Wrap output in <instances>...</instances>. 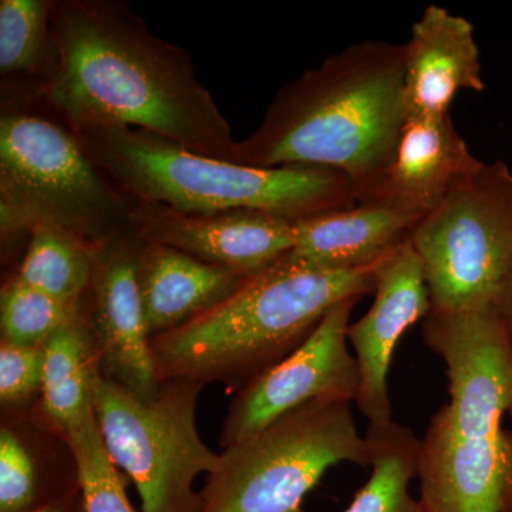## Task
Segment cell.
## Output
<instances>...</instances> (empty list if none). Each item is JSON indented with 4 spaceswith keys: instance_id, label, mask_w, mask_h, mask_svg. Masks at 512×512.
<instances>
[{
    "instance_id": "obj_12",
    "label": "cell",
    "mask_w": 512,
    "mask_h": 512,
    "mask_svg": "<svg viewBox=\"0 0 512 512\" xmlns=\"http://www.w3.org/2000/svg\"><path fill=\"white\" fill-rule=\"evenodd\" d=\"M143 239L128 229L97 252L86 312L101 353V372L141 400L161 389L138 289Z\"/></svg>"
},
{
    "instance_id": "obj_21",
    "label": "cell",
    "mask_w": 512,
    "mask_h": 512,
    "mask_svg": "<svg viewBox=\"0 0 512 512\" xmlns=\"http://www.w3.org/2000/svg\"><path fill=\"white\" fill-rule=\"evenodd\" d=\"M52 0L0 2V74L8 97L39 96L56 67Z\"/></svg>"
},
{
    "instance_id": "obj_17",
    "label": "cell",
    "mask_w": 512,
    "mask_h": 512,
    "mask_svg": "<svg viewBox=\"0 0 512 512\" xmlns=\"http://www.w3.org/2000/svg\"><path fill=\"white\" fill-rule=\"evenodd\" d=\"M248 279L180 249L143 239L138 289L148 336L163 335L200 318L231 298Z\"/></svg>"
},
{
    "instance_id": "obj_14",
    "label": "cell",
    "mask_w": 512,
    "mask_h": 512,
    "mask_svg": "<svg viewBox=\"0 0 512 512\" xmlns=\"http://www.w3.org/2000/svg\"><path fill=\"white\" fill-rule=\"evenodd\" d=\"M427 512H504L512 491V436H461L443 413L431 417L417 451Z\"/></svg>"
},
{
    "instance_id": "obj_6",
    "label": "cell",
    "mask_w": 512,
    "mask_h": 512,
    "mask_svg": "<svg viewBox=\"0 0 512 512\" xmlns=\"http://www.w3.org/2000/svg\"><path fill=\"white\" fill-rule=\"evenodd\" d=\"M352 404H303L222 450L220 467L200 491V512H302L330 467L369 466L372 447L357 430Z\"/></svg>"
},
{
    "instance_id": "obj_20",
    "label": "cell",
    "mask_w": 512,
    "mask_h": 512,
    "mask_svg": "<svg viewBox=\"0 0 512 512\" xmlns=\"http://www.w3.org/2000/svg\"><path fill=\"white\" fill-rule=\"evenodd\" d=\"M101 353L84 303L45 343L42 399L32 416L67 437L94 409Z\"/></svg>"
},
{
    "instance_id": "obj_7",
    "label": "cell",
    "mask_w": 512,
    "mask_h": 512,
    "mask_svg": "<svg viewBox=\"0 0 512 512\" xmlns=\"http://www.w3.org/2000/svg\"><path fill=\"white\" fill-rule=\"evenodd\" d=\"M431 311L503 309L512 295V171L495 161L460 181L409 235Z\"/></svg>"
},
{
    "instance_id": "obj_27",
    "label": "cell",
    "mask_w": 512,
    "mask_h": 512,
    "mask_svg": "<svg viewBox=\"0 0 512 512\" xmlns=\"http://www.w3.org/2000/svg\"><path fill=\"white\" fill-rule=\"evenodd\" d=\"M30 512H86L82 488L79 491L66 495V497L60 498L55 503Z\"/></svg>"
},
{
    "instance_id": "obj_10",
    "label": "cell",
    "mask_w": 512,
    "mask_h": 512,
    "mask_svg": "<svg viewBox=\"0 0 512 512\" xmlns=\"http://www.w3.org/2000/svg\"><path fill=\"white\" fill-rule=\"evenodd\" d=\"M423 338L446 365L450 402L441 410L453 429L503 426L512 412V340L503 311L430 312Z\"/></svg>"
},
{
    "instance_id": "obj_30",
    "label": "cell",
    "mask_w": 512,
    "mask_h": 512,
    "mask_svg": "<svg viewBox=\"0 0 512 512\" xmlns=\"http://www.w3.org/2000/svg\"><path fill=\"white\" fill-rule=\"evenodd\" d=\"M510 416L512 417V412L510 413Z\"/></svg>"
},
{
    "instance_id": "obj_23",
    "label": "cell",
    "mask_w": 512,
    "mask_h": 512,
    "mask_svg": "<svg viewBox=\"0 0 512 512\" xmlns=\"http://www.w3.org/2000/svg\"><path fill=\"white\" fill-rule=\"evenodd\" d=\"M366 437L372 447V473L345 512H427L410 491L419 451L413 431L393 421L369 427Z\"/></svg>"
},
{
    "instance_id": "obj_9",
    "label": "cell",
    "mask_w": 512,
    "mask_h": 512,
    "mask_svg": "<svg viewBox=\"0 0 512 512\" xmlns=\"http://www.w3.org/2000/svg\"><path fill=\"white\" fill-rule=\"evenodd\" d=\"M359 301L346 299L333 306L301 348L235 393L222 421V450L248 440L303 404L356 402L359 367L349 350L348 329Z\"/></svg>"
},
{
    "instance_id": "obj_13",
    "label": "cell",
    "mask_w": 512,
    "mask_h": 512,
    "mask_svg": "<svg viewBox=\"0 0 512 512\" xmlns=\"http://www.w3.org/2000/svg\"><path fill=\"white\" fill-rule=\"evenodd\" d=\"M131 227L144 241L180 249L207 264L254 278L288 254L295 222L259 211L187 214L157 204H131Z\"/></svg>"
},
{
    "instance_id": "obj_16",
    "label": "cell",
    "mask_w": 512,
    "mask_h": 512,
    "mask_svg": "<svg viewBox=\"0 0 512 512\" xmlns=\"http://www.w3.org/2000/svg\"><path fill=\"white\" fill-rule=\"evenodd\" d=\"M484 89L473 25L441 6H427L404 43L406 120L450 113L460 90Z\"/></svg>"
},
{
    "instance_id": "obj_4",
    "label": "cell",
    "mask_w": 512,
    "mask_h": 512,
    "mask_svg": "<svg viewBox=\"0 0 512 512\" xmlns=\"http://www.w3.org/2000/svg\"><path fill=\"white\" fill-rule=\"evenodd\" d=\"M97 168L131 204L187 214L259 211L291 221L357 204L349 178L329 168H259L194 153L140 128L74 130Z\"/></svg>"
},
{
    "instance_id": "obj_29",
    "label": "cell",
    "mask_w": 512,
    "mask_h": 512,
    "mask_svg": "<svg viewBox=\"0 0 512 512\" xmlns=\"http://www.w3.org/2000/svg\"><path fill=\"white\" fill-rule=\"evenodd\" d=\"M504 512H512V491L508 497L507 505H505Z\"/></svg>"
},
{
    "instance_id": "obj_2",
    "label": "cell",
    "mask_w": 512,
    "mask_h": 512,
    "mask_svg": "<svg viewBox=\"0 0 512 512\" xmlns=\"http://www.w3.org/2000/svg\"><path fill=\"white\" fill-rule=\"evenodd\" d=\"M404 45L366 40L329 56L282 87L235 163L329 168L349 178L357 204L394 154L404 114Z\"/></svg>"
},
{
    "instance_id": "obj_3",
    "label": "cell",
    "mask_w": 512,
    "mask_h": 512,
    "mask_svg": "<svg viewBox=\"0 0 512 512\" xmlns=\"http://www.w3.org/2000/svg\"><path fill=\"white\" fill-rule=\"evenodd\" d=\"M316 271L274 264L217 308L150 339L158 380L221 383L238 393L286 359L346 299L375 291V266Z\"/></svg>"
},
{
    "instance_id": "obj_22",
    "label": "cell",
    "mask_w": 512,
    "mask_h": 512,
    "mask_svg": "<svg viewBox=\"0 0 512 512\" xmlns=\"http://www.w3.org/2000/svg\"><path fill=\"white\" fill-rule=\"evenodd\" d=\"M100 249L52 225L30 232L16 278L50 298L77 309L87 298Z\"/></svg>"
},
{
    "instance_id": "obj_8",
    "label": "cell",
    "mask_w": 512,
    "mask_h": 512,
    "mask_svg": "<svg viewBox=\"0 0 512 512\" xmlns=\"http://www.w3.org/2000/svg\"><path fill=\"white\" fill-rule=\"evenodd\" d=\"M202 384L187 379L161 382L153 400H141L100 376L94 414L114 466L136 485L143 512H200L195 478L214 473L221 453L202 441L197 403Z\"/></svg>"
},
{
    "instance_id": "obj_18",
    "label": "cell",
    "mask_w": 512,
    "mask_h": 512,
    "mask_svg": "<svg viewBox=\"0 0 512 512\" xmlns=\"http://www.w3.org/2000/svg\"><path fill=\"white\" fill-rule=\"evenodd\" d=\"M416 218L380 204H356L295 222L291 251L275 264L348 271L379 261L409 238Z\"/></svg>"
},
{
    "instance_id": "obj_24",
    "label": "cell",
    "mask_w": 512,
    "mask_h": 512,
    "mask_svg": "<svg viewBox=\"0 0 512 512\" xmlns=\"http://www.w3.org/2000/svg\"><path fill=\"white\" fill-rule=\"evenodd\" d=\"M79 466L86 512H137L128 501L123 476L104 447L94 409L67 433Z\"/></svg>"
},
{
    "instance_id": "obj_19",
    "label": "cell",
    "mask_w": 512,
    "mask_h": 512,
    "mask_svg": "<svg viewBox=\"0 0 512 512\" xmlns=\"http://www.w3.org/2000/svg\"><path fill=\"white\" fill-rule=\"evenodd\" d=\"M69 440L30 414L2 413L0 512H30L80 490Z\"/></svg>"
},
{
    "instance_id": "obj_15",
    "label": "cell",
    "mask_w": 512,
    "mask_h": 512,
    "mask_svg": "<svg viewBox=\"0 0 512 512\" xmlns=\"http://www.w3.org/2000/svg\"><path fill=\"white\" fill-rule=\"evenodd\" d=\"M481 164L450 113L407 119L386 173L360 204L386 205L420 221Z\"/></svg>"
},
{
    "instance_id": "obj_1",
    "label": "cell",
    "mask_w": 512,
    "mask_h": 512,
    "mask_svg": "<svg viewBox=\"0 0 512 512\" xmlns=\"http://www.w3.org/2000/svg\"><path fill=\"white\" fill-rule=\"evenodd\" d=\"M56 67L39 97L73 130L140 128L235 163L237 141L190 53L123 0H52Z\"/></svg>"
},
{
    "instance_id": "obj_11",
    "label": "cell",
    "mask_w": 512,
    "mask_h": 512,
    "mask_svg": "<svg viewBox=\"0 0 512 512\" xmlns=\"http://www.w3.org/2000/svg\"><path fill=\"white\" fill-rule=\"evenodd\" d=\"M375 301L348 339L359 367V407L369 427L393 423L389 372L394 352L410 326L431 311L423 264L410 238L390 249L375 266Z\"/></svg>"
},
{
    "instance_id": "obj_28",
    "label": "cell",
    "mask_w": 512,
    "mask_h": 512,
    "mask_svg": "<svg viewBox=\"0 0 512 512\" xmlns=\"http://www.w3.org/2000/svg\"><path fill=\"white\" fill-rule=\"evenodd\" d=\"M501 311H503L505 323H507L508 332H510V338L512 340V295L508 298V301L505 302Z\"/></svg>"
},
{
    "instance_id": "obj_25",
    "label": "cell",
    "mask_w": 512,
    "mask_h": 512,
    "mask_svg": "<svg viewBox=\"0 0 512 512\" xmlns=\"http://www.w3.org/2000/svg\"><path fill=\"white\" fill-rule=\"evenodd\" d=\"M80 308L70 309L13 276L2 289V342L16 346L45 345Z\"/></svg>"
},
{
    "instance_id": "obj_26",
    "label": "cell",
    "mask_w": 512,
    "mask_h": 512,
    "mask_svg": "<svg viewBox=\"0 0 512 512\" xmlns=\"http://www.w3.org/2000/svg\"><path fill=\"white\" fill-rule=\"evenodd\" d=\"M45 345L0 343V403L2 412L30 414L42 399Z\"/></svg>"
},
{
    "instance_id": "obj_5",
    "label": "cell",
    "mask_w": 512,
    "mask_h": 512,
    "mask_svg": "<svg viewBox=\"0 0 512 512\" xmlns=\"http://www.w3.org/2000/svg\"><path fill=\"white\" fill-rule=\"evenodd\" d=\"M0 208L3 237L52 225L101 249L133 228L131 202L39 96L3 99Z\"/></svg>"
}]
</instances>
